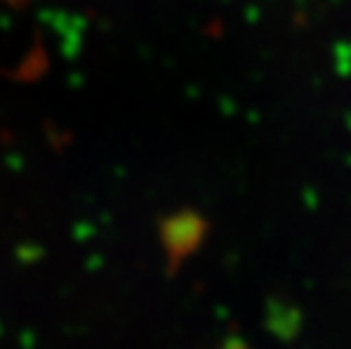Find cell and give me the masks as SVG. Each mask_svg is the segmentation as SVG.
<instances>
[{
    "mask_svg": "<svg viewBox=\"0 0 351 349\" xmlns=\"http://www.w3.org/2000/svg\"><path fill=\"white\" fill-rule=\"evenodd\" d=\"M208 232L206 220L195 211H179L161 220L159 236L163 250L168 254V261L179 265L195 252Z\"/></svg>",
    "mask_w": 351,
    "mask_h": 349,
    "instance_id": "obj_1",
    "label": "cell"
},
{
    "mask_svg": "<svg viewBox=\"0 0 351 349\" xmlns=\"http://www.w3.org/2000/svg\"><path fill=\"white\" fill-rule=\"evenodd\" d=\"M267 324L276 336H293L300 326V313L295 309H288L286 304H272Z\"/></svg>",
    "mask_w": 351,
    "mask_h": 349,
    "instance_id": "obj_2",
    "label": "cell"
},
{
    "mask_svg": "<svg viewBox=\"0 0 351 349\" xmlns=\"http://www.w3.org/2000/svg\"><path fill=\"white\" fill-rule=\"evenodd\" d=\"M220 349H250V347L245 345L243 340H238V338H231V340H227V343L222 345Z\"/></svg>",
    "mask_w": 351,
    "mask_h": 349,
    "instance_id": "obj_3",
    "label": "cell"
}]
</instances>
